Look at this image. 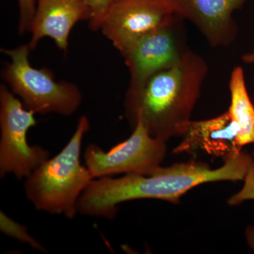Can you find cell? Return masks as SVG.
<instances>
[{"label":"cell","instance_id":"obj_1","mask_svg":"<svg viewBox=\"0 0 254 254\" xmlns=\"http://www.w3.org/2000/svg\"><path fill=\"white\" fill-rule=\"evenodd\" d=\"M254 161L242 151L235 158L212 169L201 162L189 161L158 167L150 175H125L120 178L100 177L92 180L78 200L81 215L112 220L119 205L138 199L165 200L179 203L187 192L208 182L243 181Z\"/></svg>","mask_w":254,"mask_h":254},{"label":"cell","instance_id":"obj_2","mask_svg":"<svg viewBox=\"0 0 254 254\" xmlns=\"http://www.w3.org/2000/svg\"><path fill=\"white\" fill-rule=\"evenodd\" d=\"M208 72L205 60L189 49L178 63L152 76L139 91L127 93L125 115L131 128L141 121L155 138L167 142L182 136Z\"/></svg>","mask_w":254,"mask_h":254},{"label":"cell","instance_id":"obj_3","mask_svg":"<svg viewBox=\"0 0 254 254\" xmlns=\"http://www.w3.org/2000/svg\"><path fill=\"white\" fill-rule=\"evenodd\" d=\"M90 127L88 118L81 116L67 144L26 179L25 193L36 210L70 220L78 213V200L94 179L81 163L82 143Z\"/></svg>","mask_w":254,"mask_h":254},{"label":"cell","instance_id":"obj_4","mask_svg":"<svg viewBox=\"0 0 254 254\" xmlns=\"http://www.w3.org/2000/svg\"><path fill=\"white\" fill-rule=\"evenodd\" d=\"M9 57L1 76L25 108L35 113L73 115L81 105L83 96L79 88L71 82L57 81L49 68L33 67L29 62L31 50L28 44L14 49H1Z\"/></svg>","mask_w":254,"mask_h":254},{"label":"cell","instance_id":"obj_5","mask_svg":"<svg viewBox=\"0 0 254 254\" xmlns=\"http://www.w3.org/2000/svg\"><path fill=\"white\" fill-rule=\"evenodd\" d=\"M34 112L25 108L21 100L5 83L0 86V177L13 175L28 178L50 158V152L28 142V130L36 125Z\"/></svg>","mask_w":254,"mask_h":254},{"label":"cell","instance_id":"obj_6","mask_svg":"<svg viewBox=\"0 0 254 254\" xmlns=\"http://www.w3.org/2000/svg\"><path fill=\"white\" fill-rule=\"evenodd\" d=\"M132 129L131 136L108 151L95 144L87 146L85 164L93 178L120 174L148 175L161 166L167 142L152 136L141 121Z\"/></svg>","mask_w":254,"mask_h":254},{"label":"cell","instance_id":"obj_7","mask_svg":"<svg viewBox=\"0 0 254 254\" xmlns=\"http://www.w3.org/2000/svg\"><path fill=\"white\" fill-rule=\"evenodd\" d=\"M176 16L173 0H117L100 30L122 54Z\"/></svg>","mask_w":254,"mask_h":254},{"label":"cell","instance_id":"obj_8","mask_svg":"<svg viewBox=\"0 0 254 254\" xmlns=\"http://www.w3.org/2000/svg\"><path fill=\"white\" fill-rule=\"evenodd\" d=\"M182 19L172 22L147 35L122 53L130 73L127 93H135L157 73L176 64L189 48L184 40Z\"/></svg>","mask_w":254,"mask_h":254},{"label":"cell","instance_id":"obj_9","mask_svg":"<svg viewBox=\"0 0 254 254\" xmlns=\"http://www.w3.org/2000/svg\"><path fill=\"white\" fill-rule=\"evenodd\" d=\"M247 0H173L175 14L195 25L213 47H227L237 34L233 13Z\"/></svg>","mask_w":254,"mask_h":254},{"label":"cell","instance_id":"obj_10","mask_svg":"<svg viewBox=\"0 0 254 254\" xmlns=\"http://www.w3.org/2000/svg\"><path fill=\"white\" fill-rule=\"evenodd\" d=\"M238 133V125L227 111L209 120L190 121L173 153L203 152L225 162L242 151Z\"/></svg>","mask_w":254,"mask_h":254},{"label":"cell","instance_id":"obj_11","mask_svg":"<svg viewBox=\"0 0 254 254\" xmlns=\"http://www.w3.org/2000/svg\"><path fill=\"white\" fill-rule=\"evenodd\" d=\"M90 18L91 10L85 0H36L28 46L33 51L40 41L47 37L66 53L68 38L75 25Z\"/></svg>","mask_w":254,"mask_h":254},{"label":"cell","instance_id":"obj_12","mask_svg":"<svg viewBox=\"0 0 254 254\" xmlns=\"http://www.w3.org/2000/svg\"><path fill=\"white\" fill-rule=\"evenodd\" d=\"M230 105L227 110L239 127L241 146L254 144V104L247 91L245 72L241 66L232 70L229 81Z\"/></svg>","mask_w":254,"mask_h":254},{"label":"cell","instance_id":"obj_13","mask_svg":"<svg viewBox=\"0 0 254 254\" xmlns=\"http://www.w3.org/2000/svg\"><path fill=\"white\" fill-rule=\"evenodd\" d=\"M1 217V224H0V230L3 233L6 234L8 236L14 237L20 242L29 244L31 247L41 252H45L43 246L39 243L33 237L28 234V230L26 227L21 224L14 221L9 217L6 216L3 212L0 213Z\"/></svg>","mask_w":254,"mask_h":254},{"label":"cell","instance_id":"obj_14","mask_svg":"<svg viewBox=\"0 0 254 254\" xmlns=\"http://www.w3.org/2000/svg\"><path fill=\"white\" fill-rule=\"evenodd\" d=\"M116 1L117 0H85L91 10V18L88 21V23L92 31L100 30L103 20Z\"/></svg>","mask_w":254,"mask_h":254},{"label":"cell","instance_id":"obj_15","mask_svg":"<svg viewBox=\"0 0 254 254\" xmlns=\"http://www.w3.org/2000/svg\"><path fill=\"white\" fill-rule=\"evenodd\" d=\"M243 181L242 188L227 200L230 206H237L247 200H254V160Z\"/></svg>","mask_w":254,"mask_h":254},{"label":"cell","instance_id":"obj_16","mask_svg":"<svg viewBox=\"0 0 254 254\" xmlns=\"http://www.w3.org/2000/svg\"><path fill=\"white\" fill-rule=\"evenodd\" d=\"M19 18H18V32L23 34L30 32L32 21L36 11V0H17Z\"/></svg>","mask_w":254,"mask_h":254},{"label":"cell","instance_id":"obj_17","mask_svg":"<svg viewBox=\"0 0 254 254\" xmlns=\"http://www.w3.org/2000/svg\"><path fill=\"white\" fill-rule=\"evenodd\" d=\"M245 236L247 245L254 252V225H249L246 228Z\"/></svg>","mask_w":254,"mask_h":254},{"label":"cell","instance_id":"obj_18","mask_svg":"<svg viewBox=\"0 0 254 254\" xmlns=\"http://www.w3.org/2000/svg\"><path fill=\"white\" fill-rule=\"evenodd\" d=\"M242 61L247 64H254V50L252 53H246L242 57Z\"/></svg>","mask_w":254,"mask_h":254},{"label":"cell","instance_id":"obj_19","mask_svg":"<svg viewBox=\"0 0 254 254\" xmlns=\"http://www.w3.org/2000/svg\"><path fill=\"white\" fill-rule=\"evenodd\" d=\"M252 156H253V158H254V150L253 151V153H252Z\"/></svg>","mask_w":254,"mask_h":254}]
</instances>
